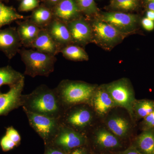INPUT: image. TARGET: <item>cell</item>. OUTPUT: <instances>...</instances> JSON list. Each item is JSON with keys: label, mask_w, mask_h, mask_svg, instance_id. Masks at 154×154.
<instances>
[{"label": "cell", "mask_w": 154, "mask_h": 154, "mask_svg": "<svg viewBox=\"0 0 154 154\" xmlns=\"http://www.w3.org/2000/svg\"><path fill=\"white\" fill-rule=\"evenodd\" d=\"M23 109L51 118L60 119L66 109L55 88L45 85L38 86L31 93L22 96Z\"/></svg>", "instance_id": "obj_1"}, {"label": "cell", "mask_w": 154, "mask_h": 154, "mask_svg": "<svg viewBox=\"0 0 154 154\" xmlns=\"http://www.w3.org/2000/svg\"><path fill=\"white\" fill-rule=\"evenodd\" d=\"M55 89L66 110L74 105L89 102L94 96L95 87L84 82L63 80Z\"/></svg>", "instance_id": "obj_2"}, {"label": "cell", "mask_w": 154, "mask_h": 154, "mask_svg": "<svg viewBox=\"0 0 154 154\" xmlns=\"http://www.w3.org/2000/svg\"><path fill=\"white\" fill-rule=\"evenodd\" d=\"M19 53L25 64L24 75L34 78L37 76L48 77L54 72L57 61L55 56L33 49L22 48Z\"/></svg>", "instance_id": "obj_3"}, {"label": "cell", "mask_w": 154, "mask_h": 154, "mask_svg": "<svg viewBox=\"0 0 154 154\" xmlns=\"http://www.w3.org/2000/svg\"><path fill=\"white\" fill-rule=\"evenodd\" d=\"M90 24L93 32V41L106 50L112 49L127 36L100 19L94 20Z\"/></svg>", "instance_id": "obj_4"}, {"label": "cell", "mask_w": 154, "mask_h": 154, "mask_svg": "<svg viewBox=\"0 0 154 154\" xmlns=\"http://www.w3.org/2000/svg\"><path fill=\"white\" fill-rule=\"evenodd\" d=\"M23 110L30 126L43 140L45 145L50 143L61 125L60 119L51 118Z\"/></svg>", "instance_id": "obj_5"}, {"label": "cell", "mask_w": 154, "mask_h": 154, "mask_svg": "<svg viewBox=\"0 0 154 154\" xmlns=\"http://www.w3.org/2000/svg\"><path fill=\"white\" fill-rule=\"evenodd\" d=\"M87 142L85 134L61 124L56 135L49 144L69 152L74 149L86 146Z\"/></svg>", "instance_id": "obj_6"}, {"label": "cell", "mask_w": 154, "mask_h": 154, "mask_svg": "<svg viewBox=\"0 0 154 154\" xmlns=\"http://www.w3.org/2000/svg\"><path fill=\"white\" fill-rule=\"evenodd\" d=\"M99 19L126 35L136 30L139 23L137 15L117 11L103 12Z\"/></svg>", "instance_id": "obj_7"}, {"label": "cell", "mask_w": 154, "mask_h": 154, "mask_svg": "<svg viewBox=\"0 0 154 154\" xmlns=\"http://www.w3.org/2000/svg\"><path fill=\"white\" fill-rule=\"evenodd\" d=\"M92 119L91 110L82 106L67 108L60 118V121L63 125L85 134L83 131L90 125Z\"/></svg>", "instance_id": "obj_8"}, {"label": "cell", "mask_w": 154, "mask_h": 154, "mask_svg": "<svg viewBox=\"0 0 154 154\" xmlns=\"http://www.w3.org/2000/svg\"><path fill=\"white\" fill-rule=\"evenodd\" d=\"M106 88L116 105L124 107L132 113L134 95L126 80L122 79L110 83L106 86Z\"/></svg>", "instance_id": "obj_9"}, {"label": "cell", "mask_w": 154, "mask_h": 154, "mask_svg": "<svg viewBox=\"0 0 154 154\" xmlns=\"http://www.w3.org/2000/svg\"><path fill=\"white\" fill-rule=\"evenodd\" d=\"M25 86V79L10 87L5 94H0V116H6L12 110L22 107V92Z\"/></svg>", "instance_id": "obj_10"}, {"label": "cell", "mask_w": 154, "mask_h": 154, "mask_svg": "<svg viewBox=\"0 0 154 154\" xmlns=\"http://www.w3.org/2000/svg\"><path fill=\"white\" fill-rule=\"evenodd\" d=\"M73 44L84 46L93 41L91 24L82 17L67 23Z\"/></svg>", "instance_id": "obj_11"}, {"label": "cell", "mask_w": 154, "mask_h": 154, "mask_svg": "<svg viewBox=\"0 0 154 154\" xmlns=\"http://www.w3.org/2000/svg\"><path fill=\"white\" fill-rule=\"evenodd\" d=\"M22 44L17 28L10 27L0 29V51L9 59L19 53Z\"/></svg>", "instance_id": "obj_12"}, {"label": "cell", "mask_w": 154, "mask_h": 154, "mask_svg": "<svg viewBox=\"0 0 154 154\" xmlns=\"http://www.w3.org/2000/svg\"><path fill=\"white\" fill-rule=\"evenodd\" d=\"M45 29L61 49L73 44L68 27L65 22L54 18Z\"/></svg>", "instance_id": "obj_13"}, {"label": "cell", "mask_w": 154, "mask_h": 154, "mask_svg": "<svg viewBox=\"0 0 154 154\" xmlns=\"http://www.w3.org/2000/svg\"><path fill=\"white\" fill-rule=\"evenodd\" d=\"M54 18L67 23L81 17L75 0H62L52 9Z\"/></svg>", "instance_id": "obj_14"}, {"label": "cell", "mask_w": 154, "mask_h": 154, "mask_svg": "<svg viewBox=\"0 0 154 154\" xmlns=\"http://www.w3.org/2000/svg\"><path fill=\"white\" fill-rule=\"evenodd\" d=\"M31 48L40 52L54 56L60 53L61 50L45 28L40 30Z\"/></svg>", "instance_id": "obj_15"}, {"label": "cell", "mask_w": 154, "mask_h": 154, "mask_svg": "<svg viewBox=\"0 0 154 154\" xmlns=\"http://www.w3.org/2000/svg\"><path fill=\"white\" fill-rule=\"evenodd\" d=\"M17 29L22 45L31 48L41 28L31 22L30 19H26L18 22Z\"/></svg>", "instance_id": "obj_16"}, {"label": "cell", "mask_w": 154, "mask_h": 154, "mask_svg": "<svg viewBox=\"0 0 154 154\" xmlns=\"http://www.w3.org/2000/svg\"><path fill=\"white\" fill-rule=\"evenodd\" d=\"M54 18L52 9L42 4L33 10L30 20L42 29L46 28Z\"/></svg>", "instance_id": "obj_17"}, {"label": "cell", "mask_w": 154, "mask_h": 154, "mask_svg": "<svg viewBox=\"0 0 154 154\" xmlns=\"http://www.w3.org/2000/svg\"><path fill=\"white\" fill-rule=\"evenodd\" d=\"M94 142L99 148L105 149H113L122 146L116 136L105 129L100 130L96 132Z\"/></svg>", "instance_id": "obj_18"}, {"label": "cell", "mask_w": 154, "mask_h": 154, "mask_svg": "<svg viewBox=\"0 0 154 154\" xmlns=\"http://www.w3.org/2000/svg\"><path fill=\"white\" fill-rule=\"evenodd\" d=\"M94 105L95 110L101 115H104L116 105L107 90L100 89L94 95Z\"/></svg>", "instance_id": "obj_19"}, {"label": "cell", "mask_w": 154, "mask_h": 154, "mask_svg": "<svg viewBox=\"0 0 154 154\" xmlns=\"http://www.w3.org/2000/svg\"><path fill=\"white\" fill-rule=\"evenodd\" d=\"M24 79L25 75L10 66L0 68V88L5 85H14Z\"/></svg>", "instance_id": "obj_20"}, {"label": "cell", "mask_w": 154, "mask_h": 154, "mask_svg": "<svg viewBox=\"0 0 154 154\" xmlns=\"http://www.w3.org/2000/svg\"><path fill=\"white\" fill-rule=\"evenodd\" d=\"M134 146L143 154H154V134L144 131L138 137Z\"/></svg>", "instance_id": "obj_21"}, {"label": "cell", "mask_w": 154, "mask_h": 154, "mask_svg": "<svg viewBox=\"0 0 154 154\" xmlns=\"http://www.w3.org/2000/svg\"><path fill=\"white\" fill-rule=\"evenodd\" d=\"M26 17L19 14L12 7L6 6L0 2V29L5 25L18 20L25 19Z\"/></svg>", "instance_id": "obj_22"}, {"label": "cell", "mask_w": 154, "mask_h": 154, "mask_svg": "<svg viewBox=\"0 0 154 154\" xmlns=\"http://www.w3.org/2000/svg\"><path fill=\"white\" fill-rule=\"evenodd\" d=\"M60 53L64 57L69 60L82 61L89 59V57L85 51L76 45L71 44L67 45L62 48Z\"/></svg>", "instance_id": "obj_23"}, {"label": "cell", "mask_w": 154, "mask_h": 154, "mask_svg": "<svg viewBox=\"0 0 154 154\" xmlns=\"http://www.w3.org/2000/svg\"><path fill=\"white\" fill-rule=\"evenodd\" d=\"M107 126L117 137L124 138L127 134L129 125L126 119L120 117H114L109 119Z\"/></svg>", "instance_id": "obj_24"}, {"label": "cell", "mask_w": 154, "mask_h": 154, "mask_svg": "<svg viewBox=\"0 0 154 154\" xmlns=\"http://www.w3.org/2000/svg\"><path fill=\"white\" fill-rule=\"evenodd\" d=\"M139 6V0H111L109 8L110 11L117 12H132Z\"/></svg>", "instance_id": "obj_25"}, {"label": "cell", "mask_w": 154, "mask_h": 154, "mask_svg": "<svg viewBox=\"0 0 154 154\" xmlns=\"http://www.w3.org/2000/svg\"><path fill=\"white\" fill-rule=\"evenodd\" d=\"M75 1L82 14H85L89 17L96 16L99 14V9L94 0Z\"/></svg>", "instance_id": "obj_26"}, {"label": "cell", "mask_w": 154, "mask_h": 154, "mask_svg": "<svg viewBox=\"0 0 154 154\" xmlns=\"http://www.w3.org/2000/svg\"><path fill=\"white\" fill-rule=\"evenodd\" d=\"M134 109L138 116L145 118L154 110V102L150 100H141L134 103Z\"/></svg>", "instance_id": "obj_27"}, {"label": "cell", "mask_w": 154, "mask_h": 154, "mask_svg": "<svg viewBox=\"0 0 154 154\" xmlns=\"http://www.w3.org/2000/svg\"><path fill=\"white\" fill-rule=\"evenodd\" d=\"M40 0H22L18 8L20 12L33 11L40 5Z\"/></svg>", "instance_id": "obj_28"}, {"label": "cell", "mask_w": 154, "mask_h": 154, "mask_svg": "<svg viewBox=\"0 0 154 154\" xmlns=\"http://www.w3.org/2000/svg\"><path fill=\"white\" fill-rule=\"evenodd\" d=\"M6 135H7L16 144L17 146L21 143V137L19 132L13 127L11 126L6 128Z\"/></svg>", "instance_id": "obj_29"}, {"label": "cell", "mask_w": 154, "mask_h": 154, "mask_svg": "<svg viewBox=\"0 0 154 154\" xmlns=\"http://www.w3.org/2000/svg\"><path fill=\"white\" fill-rule=\"evenodd\" d=\"M0 146L2 150L4 152H8L17 147L16 144L5 135L0 140Z\"/></svg>", "instance_id": "obj_30"}, {"label": "cell", "mask_w": 154, "mask_h": 154, "mask_svg": "<svg viewBox=\"0 0 154 154\" xmlns=\"http://www.w3.org/2000/svg\"><path fill=\"white\" fill-rule=\"evenodd\" d=\"M68 152L64 151L58 148L51 144L45 145L44 154H67Z\"/></svg>", "instance_id": "obj_31"}, {"label": "cell", "mask_w": 154, "mask_h": 154, "mask_svg": "<svg viewBox=\"0 0 154 154\" xmlns=\"http://www.w3.org/2000/svg\"><path fill=\"white\" fill-rule=\"evenodd\" d=\"M144 124L146 129H151L154 127V110L145 117Z\"/></svg>", "instance_id": "obj_32"}, {"label": "cell", "mask_w": 154, "mask_h": 154, "mask_svg": "<svg viewBox=\"0 0 154 154\" xmlns=\"http://www.w3.org/2000/svg\"><path fill=\"white\" fill-rule=\"evenodd\" d=\"M141 25L144 29L147 31H150L154 29V21L148 18H144L141 21Z\"/></svg>", "instance_id": "obj_33"}, {"label": "cell", "mask_w": 154, "mask_h": 154, "mask_svg": "<svg viewBox=\"0 0 154 154\" xmlns=\"http://www.w3.org/2000/svg\"><path fill=\"white\" fill-rule=\"evenodd\" d=\"M67 154H90L86 146L79 147L72 150L68 152Z\"/></svg>", "instance_id": "obj_34"}, {"label": "cell", "mask_w": 154, "mask_h": 154, "mask_svg": "<svg viewBox=\"0 0 154 154\" xmlns=\"http://www.w3.org/2000/svg\"><path fill=\"white\" fill-rule=\"evenodd\" d=\"M117 154H143L134 146H131L123 151L119 152Z\"/></svg>", "instance_id": "obj_35"}, {"label": "cell", "mask_w": 154, "mask_h": 154, "mask_svg": "<svg viewBox=\"0 0 154 154\" xmlns=\"http://www.w3.org/2000/svg\"><path fill=\"white\" fill-rule=\"evenodd\" d=\"M61 1L62 0H41L42 4L51 9H52Z\"/></svg>", "instance_id": "obj_36"}, {"label": "cell", "mask_w": 154, "mask_h": 154, "mask_svg": "<svg viewBox=\"0 0 154 154\" xmlns=\"http://www.w3.org/2000/svg\"><path fill=\"white\" fill-rule=\"evenodd\" d=\"M146 18L150 19L152 21H154V11L152 10H148L146 14Z\"/></svg>", "instance_id": "obj_37"}, {"label": "cell", "mask_w": 154, "mask_h": 154, "mask_svg": "<svg viewBox=\"0 0 154 154\" xmlns=\"http://www.w3.org/2000/svg\"><path fill=\"white\" fill-rule=\"evenodd\" d=\"M148 9L149 10L154 11V0H152L148 3Z\"/></svg>", "instance_id": "obj_38"}, {"label": "cell", "mask_w": 154, "mask_h": 154, "mask_svg": "<svg viewBox=\"0 0 154 154\" xmlns=\"http://www.w3.org/2000/svg\"><path fill=\"white\" fill-rule=\"evenodd\" d=\"M10 1V0H0V2H8L9 1Z\"/></svg>", "instance_id": "obj_39"}, {"label": "cell", "mask_w": 154, "mask_h": 154, "mask_svg": "<svg viewBox=\"0 0 154 154\" xmlns=\"http://www.w3.org/2000/svg\"><path fill=\"white\" fill-rule=\"evenodd\" d=\"M145 1L147 2L148 3L149 2H150V1H152V0H145Z\"/></svg>", "instance_id": "obj_40"}, {"label": "cell", "mask_w": 154, "mask_h": 154, "mask_svg": "<svg viewBox=\"0 0 154 154\" xmlns=\"http://www.w3.org/2000/svg\"><path fill=\"white\" fill-rule=\"evenodd\" d=\"M1 94V91H0V94Z\"/></svg>", "instance_id": "obj_41"}, {"label": "cell", "mask_w": 154, "mask_h": 154, "mask_svg": "<svg viewBox=\"0 0 154 154\" xmlns=\"http://www.w3.org/2000/svg\"></svg>", "instance_id": "obj_42"}]
</instances>
